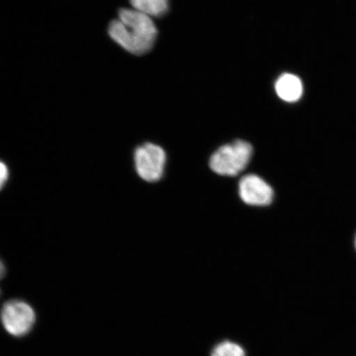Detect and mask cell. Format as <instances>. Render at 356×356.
I'll return each instance as SVG.
<instances>
[{
	"label": "cell",
	"mask_w": 356,
	"mask_h": 356,
	"mask_svg": "<svg viewBox=\"0 0 356 356\" xmlns=\"http://www.w3.org/2000/svg\"><path fill=\"white\" fill-rule=\"evenodd\" d=\"M108 34L124 50L140 56L152 49L158 30L152 17L134 8H121L110 22Z\"/></svg>",
	"instance_id": "6da1fadb"
},
{
	"label": "cell",
	"mask_w": 356,
	"mask_h": 356,
	"mask_svg": "<svg viewBox=\"0 0 356 356\" xmlns=\"http://www.w3.org/2000/svg\"><path fill=\"white\" fill-rule=\"evenodd\" d=\"M252 153V146L248 142L235 140L216 150L212 154L209 165L217 175L235 177L248 166Z\"/></svg>",
	"instance_id": "7a4b0ae2"
},
{
	"label": "cell",
	"mask_w": 356,
	"mask_h": 356,
	"mask_svg": "<svg viewBox=\"0 0 356 356\" xmlns=\"http://www.w3.org/2000/svg\"><path fill=\"white\" fill-rule=\"evenodd\" d=\"M0 319L10 335L22 337L32 331L35 322V311L28 302L13 300L6 302L0 311Z\"/></svg>",
	"instance_id": "3957f363"
},
{
	"label": "cell",
	"mask_w": 356,
	"mask_h": 356,
	"mask_svg": "<svg viewBox=\"0 0 356 356\" xmlns=\"http://www.w3.org/2000/svg\"><path fill=\"white\" fill-rule=\"evenodd\" d=\"M138 175L148 182L158 181L163 176L166 163L165 151L152 143L137 147L134 154Z\"/></svg>",
	"instance_id": "277c9868"
},
{
	"label": "cell",
	"mask_w": 356,
	"mask_h": 356,
	"mask_svg": "<svg viewBox=\"0 0 356 356\" xmlns=\"http://www.w3.org/2000/svg\"><path fill=\"white\" fill-rule=\"evenodd\" d=\"M240 198L249 206L266 207L273 203L274 191L273 188L254 175L245 176L239 181Z\"/></svg>",
	"instance_id": "5b68a950"
},
{
	"label": "cell",
	"mask_w": 356,
	"mask_h": 356,
	"mask_svg": "<svg viewBox=\"0 0 356 356\" xmlns=\"http://www.w3.org/2000/svg\"><path fill=\"white\" fill-rule=\"evenodd\" d=\"M275 88L280 99L287 102L300 100L304 91L300 79L292 74H284L279 77Z\"/></svg>",
	"instance_id": "8992f818"
},
{
	"label": "cell",
	"mask_w": 356,
	"mask_h": 356,
	"mask_svg": "<svg viewBox=\"0 0 356 356\" xmlns=\"http://www.w3.org/2000/svg\"><path fill=\"white\" fill-rule=\"evenodd\" d=\"M134 10L151 17H161L168 10V0H130Z\"/></svg>",
	"instance_id": "52a82bcc"
},
{
	"label": "cell",
	"mask_w": 356,
	"mask_h": 356,
	"mask_svg": "<svg viewBox=\"0 0 356 356\" xmlns=\"http://www.w3.org/2000/svg\"><path fill=\"white\" fill-rule=\"evenodd\" d=\"M211 356H247L241 346L232 341H222L212 349Z\"/></svg>",
	"instance_id": "ba28073f"
},
{
	"label": "cell",
	"mask_w": 356,
	"mask_h": 356,
	"mask_svg": "<svg viewBox=\"0 0 356 356\" xmlns=\"http://www.w3.org/2000/svg\"><path fill=\"white\" fill-rule=\"evenodd\" d=\"M8 178V169L6 163L0 160V190L6 184Z\"/></svg>",
	"instance_id": "9c48e42d"
},
{
	"label": "cell",
	"mask_w": 356,
	"mask_h": 356,
	"mask_svg": "<svg viewBox=\"0 0 356 356\" xmlns=\"http://www.w3.org/2000/svg\"><path fill=\"white\" fill-rule=\"evenodd\" d=\"M6 273V266H4L3 262L0 259V280L4 277Z\"/></svg>",
	"instance_id": "30bf717a"
},
{
	"label": "cell",
	"mask_w": 356,
	"mask_h": 356,
	"mask_svg": "<svg viewBox=\"0 0 356 356\" xmlns=\"http://www.w3.org/2000/svg\"><path fill=\"white\" fill-rule=\"evenodd\" d=\"M355 250H356V235H355Z\"/></svg>",
	"instance_id": "8fae6325"
},
{
	"label": "cell",
	"mask_w": 356,
	"mask_h": 356,
	"mask_svg": "<svg viewBox=\"0 0 356 356\" xmlns=\"http://www.w3.org/2000/svg\"><path fill=\"white\" fill-rule=\"evenodd\" d=\"M0 295H1V291H0Z\"/></svg>",
	"instance_id": "7c38bea8"
}]
</instances>
